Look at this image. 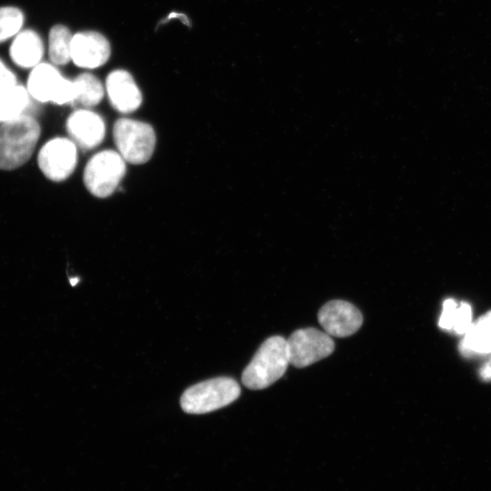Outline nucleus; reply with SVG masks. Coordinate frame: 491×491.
Segmentation results:
<instances>
[{"instance_id": "nucleus-1", "label": "nucleus", "mask_w": 491, "mask_h": 491, "mask_svg": "<svg viewBox=\"0 0 491 491\" xmlns=\"http://www.w3.org/2000/svg\"><path fill=\"white\" fill-rule=\"evenodd\" d=\"M40 135L38 122L23 114L0 124V169L13 170L32 155Z\"/></svg>"}, {"instance_id": "nucleus-6", "label": "nucleus", "mask_w": 491, "mask_h": 491, "mask_svg": "<svg viewBox=\"0 0 491 491\" xmlns=\"http://www.w3.org/2000/svg\"><path fill=\"white\" fill-rule=\"evenodd\" d=\"M26 89L31 96L40 102L65 105L73 103L75 98L74 82L65 78L47 63H39L33 67Z\"/></svg>"}, {"instance_id": "nucleus-16", "label": "nucleus", "mask_w": 491, "mask_h": 491, "mask_svg": "<svg viewBox=\"0 0 491 491\" xmlns=\"http://www.w3.org/2000/svg\"><path fill=\"white\" fill-rule=\"evenodd\" d=\"M75 99L72 104L84 107L98 105L104 96L101 82L94 75L84 73L74 80Z\"/></svg>"}, {"instance_id": "nucleus-3", "label": "nucleus", "mask_w": 491, "mask_h": 491, "mask_svg": "<svg viewBox=\"0 0 491 491\" xmlns=\"http://www.w3.org/2000/svg\"><path fill=\"white\" fill-rule=\"evenodd\" d=\"M240 392L238 383L231 377L212 378L187 388L180 405L185 413L205 414L231 404Z\"/></svg>"}, {"instance_id": "nucleus-7", "label": "nucleus", "mask_w": 491, "mask_h": 491, "mask_svg": "<svg viewBox=\"0 0 491 491\" xmlns=\"http://www.w3.org/2000/svg\"><path fill=\"white\" fill-rule=\"evenodd\" d=\"M286 344L289 363L298 368L328 356L335 349L331 336L313 327L296 330L290 335Z\"/></svg>"}, {"instance_id": "nucleus-17", "label": "nucleus", "mask_w": 491, "mask_h": 491, "mask_svg": "<svg viewBox=\"0 0 491 491\" xmlns=\"http://www.w3.org/2000/svg\"><path fill=\"white\" fill-rule=\"evenodd\" d=\"M72 39L73 35L66 26L56 25L51 28L48 50L49 57L54 64L65 65L71 60Z\"/></svg>"}, {"instance_id": "nucleus-15", "label": "nucleus", "mask_w": 491, "mask_h": 491, "mask_svg": "<svg viewBox=\"0 0 491 491\" xmlns=\"http://www.w3.org/2000/svg\"><path fill=\"white\" fill-rule=\"evenodd\" d=\"M29 95L27 89L19 85L0 89V124L25 114Z\"/></svg>"}, {"instance_id": "nucleus-10", "label": "nucleus", "mask_w": 491, "mask_h": 491, "mask_svg": "<svg viewBox=\"0 0 491 491\" xmlns=\"http://www.w3.org/2000/svg\"><path fill=\"white\" fill-rule=\"evenodd\" d=\"M110 56V45L100 33L86 31L73 35L71 60L85 68L104 65Z\"/></svg>"}, {"instance_id": "nucleus-14", "label": "nucleus", "mask_w": 491, "mask_h": 491, "mask_svg": "<svg viewBox=\"0 0 491 491\" xmlns=\"http://www.w3.org/2000/svg\"><path fill=\"white\" fill-rule=\"evenodd\" d=\"M459 348L466 356L473 353H491V311L470 326Z\"/></svg>"}, {"instance_id": "nucleus-5", "label": "nucleus", "mask_w": 491, "mask_h": 491, "mask_svg": "<svg viewBox=\"0 0 491 491\" xmlns=\"http://www.w3.org/2000/svg\"><path fill=\"white\" fill-rule=\"evenodd\" d=\"M125 161L114 150H103L94 155L84 171V183L96 197H107L118 187L125 175Z\"/></svg>"}, {"instance_id": "nucleus-9", "label": "nucleus", "mask_w": 491, "mask_h": 491, "mask_svg": "<svg viewBox=\"0 0 491 491\" xmlns=\"http://www.w3.org/2000/svg\"><path fill=\"white\" fill-rule=\"evenodd\" d=\"M318 322L331 336L346 337L355 334L363 324V316L353 304L332 300L318 311Z\"/></svg>"}, {"instance_id": "nucleus-21", "label": "nucleus", "mask_w": 491, "mask_h": 491, "mask_svg": "<svg viewBox=\"0 0 491 491\" xmlns=\"http://www.w3.org/2000/svg\"><path fill=\"white\" fill-rule=\"evenodd\" d=\"M17 85L14 73L0 59V89Z\"/></svg>"}, {"instance_id": "nucleus-22", "label": "nucleus", "mask_w": 491, "mask_h": 491, "mask_svg": "<svg viewBox=\"0 0 491 491\" xmlns=\"http://www.w3.org/2000/svg\"><path fill=\"white\" fill-rule=\"evenodd\" d=\"M480 374L484 379H491V363L485 365L481 369Z\"/></svg>"}, {"instance_id": "nucleus-13", "label": "nucleus", "mask_w": 491, "mask_h": 491, "mask_svg": "<svg viewBox=\"0 0 491 491\" xmlns=\"http://www.w3.org/2000/svg\"><path fill=\"white\" fill-rule=\"evenodd\" d=\"M43 54L42 39L32 30L19 32L10 46L11 59L20 67H35L40 63Z\"/></svg>"}, {"instance_id": "nucleus-19", "label": "nucleus", "mask_w": 491, "mask_h": 491, "mask_svg": "<svg viewBox=\"0 0 491 491\" xmlns=\"http://www.w3.org/2000/svg\"><path fill=\"white\" fill-rule=\"evenodd\" d=\"M471 307L466 303H461L457 306L453 328L458 334H465L471 324Z\"/></svg>"}, {"instance_id": "nucleus-2", "label": "nucleus", "mask_w": 491, "mask_h": 491, "mask_svg": "<svg viewBox=\"0 0 491 491\" xmlns=\"http://www.w3.org/2000/svg\"><path fill=\"white\" fill-rule=\"evenodd\" d=\"M286 339L267 338L244 369L242 382L252 390L264 389L283 376L289 365Z\"/></svg>"}, {"instance_id": "nucleus-8", "label": "nucleus", "mask_w": 491, "mask_h": 491, "mask_svg": "<svg viewBox=\"0 0 491 491\" xmlns=\"http://www.w3.org/2000/svg\"><path fill=\"white\" fill-rule=\"evenodd\" d=\"M37 162L42 173L50 180L61 182L74 172L77 163L76 145L71 139L56 137L41 148Z\"/></svg>"}, {"instance_id": "nucleus-23", "label": "nucleus", "mask_w": 491, "mask_h": 491, "mask_svg": "<svg viewBox=\"0 0 491 491\" xmlns=\"http://www.w3.org/2000/svg\"><path fill=\"white\" fill-rule=\"evenodd\" d=\"M70 282H71L72 286H75V284H77L78 278H71Z\"/></svg>"}, {"instance_id": "nucleus-4", "label": "nucleus", "mask_w": 491, "mask_h": 491, "mask_svg": "<svg viewBox=\"0 0 491 491\" xmlns=\"http://www.w3.org/2000/svg\"><path fill=\"white\" fill-rule=\"evenodd\" d=\"M114 141L125 162L142 165L150 160L155 147V133L143 121L120 118L114 125Z\"/></svg>"}, {"instance_id": "nucleus-18", "label": "nucleus", "mask_w": 491, "mask_h": 491, "mask_svg": "<svg viewBox=\"0 0 491 491\" xmlns=\"http://www.w3.org/2000/svg\"><path fill=\"white\" fill-rule=\"evenodd\" d=\"M24 24L22 11L14 6L0 7V43L16 35Z\"/></svg>"}, {"instance_id": "nucleus-12", "label": "nucleus", "mask_w": 491, "mask_h": 491, "mask_svg": "<svg viewBox=\"0 0 491 491\" xmlns=\"http://www.w3.org/2000/svg\"><path fill=\"white\" fill-rule=\"evenodd\" d=\"M106 92L112 105L120 113L129 114L142 104V94L133 76L125 70H115L106 79Z\"/></svg>"}, {"instance_id": "nucleus-11", "label": "nucleus", "mask_w": 491, "mask_h": 491, "mask_svg": "<svg viewBox=\"0 0 491 491\" xmlns=\"http://www.w3.org/2000/svg\"><path fill=\"white\" fill-rule=\"evenodd\" d=\"M66 130L75 145L83 149L97 146L105 135L103 118L96 113L80 109L73 112L67 118Z\"/></svg>"}, {"instance_id": "nucleus-20", "label": "nucleus", "mask_w": 491, "mask_h": 491, "mask_svg": "<svg viewBox=\"0 0 491 491\" xmlns=\"http://www.w3.org/2000/svg\"><path fill=\"white\" fill-rule=\"evenodd\" d=\"M456 309V303L453 299H447L445 301L442 315L439 319V326L442 328H453Z\"/></svg>"}]
</instances>
